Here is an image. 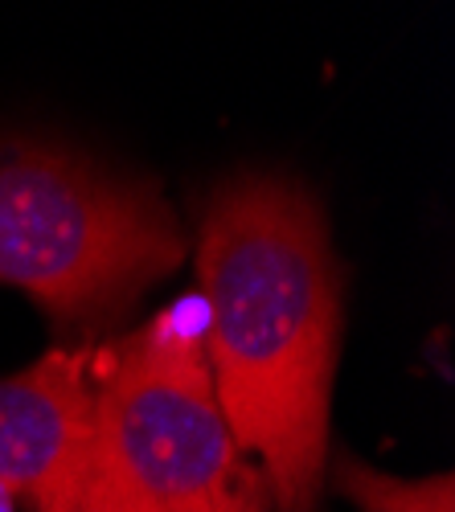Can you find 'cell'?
I'll return each instance as SVG.
<instances>
[{"label": "cell", "mask_w": 455, "mask_h": 512, "mask_svg": "<svg viewBox=\"0 0 455 512\" xmlns=\"http://www.w3.org/2000/svg\"><path fill=\"white\" fill-rule=\"evenodd\" d=\"M78 512H275L218 410L189 300L136 328L95 373Z\"/></svg>", "instance_id": "2"}, {"label": "cell", "mask_w": 455, "mask_h": 512, "mask_svg": "<svg viewBox=\"0 0 455 512\" xmlns=\"http://www.w3.org/2000/svg\"><path fill=\"white\" fill-rule=\"evenodd\" d=\"M95 439V353L50 349L0 377V488L33 512H78Z\"/></svg>", "instance_id": "4"}, {"label": "cell", "mask_w": 455, "mask_h": 512, "mask_svg": "<svg viewBox=\"0 0 455 512\" xmlns=\"http://www.w3.org/2000/svg\"><path fill=\"white\" fill-rule=\"evenodd\" d=\"M201 349L275 512H312L333 463L345 271L324 205L283 173H234L197 218Z\"/></svg>", "instance_id": "1"}, {"label": "cell", "mask_w": 455, "mask_h": 512, "mask_svg": "<svg viewBox=\"0 0 455 512\" xmlns=\"http://www.w3.org/2000/svg\"><path fill=\"white\" fill-rule=\"evenodd\" d=\"M337 492L357 512H455V476H390L382 467L337 455L328 463Z\"/></svg>", "instance_id": "5"}, {"label": "cell", "mask_w": 455, "mask_h": 512, "mask_svg": "<svg viewBox=\"0 0 455 512\" xmlns=\"http://www.w3.org/2000/svg\"><path fill=\"white\" fill-rule=\"evenodd\" d=\"M185 259L156 185L46 144H0V283L54 320L115 316Z\"/></svg>", "instance_id": "3"}, {"label": "cell", "mask_w": 455, "mask_h": 512, "mask_svg": "<svg viewBox=\"0 0 455 512\" xmlns=\"http://www.w3.org/2000/svg\"><path fill=\"white\" fill-rule=\"evenodd\" d=\"M0 512H13V496L5 488H0Z\"/></svg>", "instance_id": "6"}]
</instances>
